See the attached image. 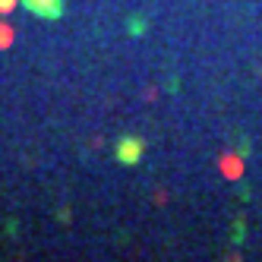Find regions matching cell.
Masks as SVG:
<instances>
[{
	"instance_id": "7a4b0ae2",
	"label": "cell",
	"mask_w": 262,
	"mask_h": 262,
	"mask_svg": "<svg viewBox=\"0 0 262 262\" xmlns=\"http://www.w3.org/2000/svg\"><path fill=\"white\" fill-rule=\"evenodd\" d=\"M23 4H26L35 16H41V19H57V16L63 13V4H60V0H23Z\"/></svg>"
},
{
	"instance_id": "6da1fadb",
	"label": "cell",
	"mask_w": 262,
	"mask_h": 262,
	"mask_svg": "<svg viewBox=\"0 0 262 262\" xmlns=\"http://www.w3.org/2000/svg\"><path fill=\"white\" fill-rule=\"evenodd\" d=\"M142 158V139H133V136H126L117 142V161L123 164H136Z\"/></svg>"
},
{
	"instance_id": "3957f363",
	"label": "cell",
	"mask_w": 262,
	"mask_h": 262,
	"mask_svg": "<svg viewBox=\"0 0 262 262\" xmlns=\"http://www.w3.org/2000/svg\"><path fill=\"white\" fill-rule=\"evenodd\" d=\"M16 7V0H0V13H10Z\"/></svg>"
}]
</instances>
